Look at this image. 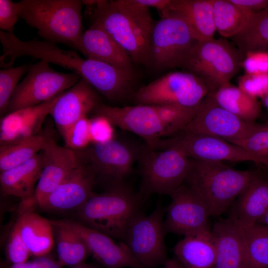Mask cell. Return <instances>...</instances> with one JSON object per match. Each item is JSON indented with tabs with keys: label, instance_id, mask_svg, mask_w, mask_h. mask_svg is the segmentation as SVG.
Instances as JSON below:
<instances>
[{
	"label": "cell",
	"instance_id": "6da1fadb",
	"mask_svg": "<svg viewBox=\"0 0 268 268\" xmlns=\"http://www.w3.org/2000/svg\"><path fill=\"white\" fill-rule=\"evenodd\" d=\"M91 6L94 21L128 53L133 63L150 65L154 24L149 8L135 0H82Z\"/></svg>",
	"mask_w": 268,
	"mask_h": 268
},
{
	"label": "cell",
	"instance_id": "7a4b0ae2",
	"mask_svg": "<svg viewBox=\"0 0 268 268\" xmlns=\"http://www.w3.org/2000/svg\"><path fill=\"white\" fill-rule=\"evenodd\" d=\"M143 201L125 182L93 193L77 211L79 222L122 241L132 221L141 212Z\"/></svg>",
	"mask_w": 268,
	"mask_h": 268
},
{
	"label": "cell",
	"instance_id": "3957f363",
	"mask_svg": "<svg viewBox=\"0 0 268 268\" xmlns=\"http://www.w3.org/2000/svg\"><path fill=\"white\" fill-rule=\"evenodd\" d=\"M18 4L19 18L41 37L77 49L83 33L82 0H22Z\"/></svg>",
	"mask_w": 268,
	"mask_h": 268
},
{
	"label": "cell",
	"instance_id": "277c9868",
	"mask_svg": "<svg viewBox=\"0 0 268 268\" xmlns=\"http://www.w3.org/2000/svg\"><path fill=\"white\" fill-rule=\"evenodd\" d=\"M190 159L185 183L204 201L211 216H218L233 203L250 182L253 171L233 168L223 162Z\"/></svg>",
	"mask_w": 268,
	"mask_h": 268
},
{
	"label": "cell",
	"instance_id": "5b68a950",
	"mask_svg": "<svg viewBox=\"0 0 268 268\" xmlns=\"http://www.w3.org/2000/svg\"><path fill=\"white\" fill-rule=\"evenodd\" d=\"M138 163L140 183L137 192L142 201L153 194L169 196L185 181L190 159L180 150H155L145 143Z\"/></svg>",
	"mask_w": 268,
	"mask_h": 268
},
{
	"label": "cell",
	"instance_id": "8992f818",
	"mask_svg": "<svg viewBox=\"0 0 268 268\" xmlns=\"http://www.w3.org/2000/svg\"><path fill=\"white\" fill-rule=\"evenodd\" d=\"M243 60L238 50L224 39L198 41L185 59L182 67L202 79L209 92L230 83Z\"/></svg>",
	"mask_w": 268,
	"mask_h": 268
},
{
	"label": "cell",
	"instance_id": "52a82bcc",
	"mask_svg": "<svg viewBox=\"0 0 268 268\" xmlns=\"http://www.w3.org/2000/svg\"><path fill=\"white\" fill-rule=\"evenodd\" d=\"M209 89L201 78L189 71L168 73L144 85L133 94L136 104H177L198 106L209 93Z\"/></svg>",
	"mask_w": 268,
	"mask_h": 268
},
{
	"label": "cell",
	"instance_id": "ba28073f",
	"mask_svg": "<svg viewBox=\"0 0 268 268\" xmlns=\"http://www.w3.org/2000/svg\"><path fill=\"white\" fill-rule=\"evenodd\" d=\"M164 209L159 203L148 215L140 212L131 222L123 240L141 268L164 265L168 260L165 243Z\"/></svg>",
	"mask_w": 268,
	"mask_h": 268
},
{
	"label": "cell",
	"instance_id": "9c48e42d",
	"mask_svg": "<svg viewBox=\"0 0 268 268\" xmlns=\"http://www.w3.org/2000/svg\"><path fill=\"white\" fill-rule=\"evenodd\" d=\"M81 78L73 72L56 71L49 63L40 60L29 66L26 75L10 100L6 113L49 101L73 86Z\"/></svg>",
	"mask_w": 268,
	"mask_h": 268
},
{
	"label": "cell",
	"instance_id": "30bf717a",
	"mask_svg": "<svg viewBox=\"0 0 268 268\" xmlns=\"http://www.w3.org/2000/svg\"><path fill=\"white\" fill-rule=\"evenodd\" d=\"M144 144L113 137L92 142L78 153L91 166L97 178L106 180L110 186L125 182L138 162Z\"/></svg>",
	"mask_w": 268,
	"mask_h": 268
},
{
	"label": "cell",
	"instance_id": "8fae6325",
	"mask_svg": "<svg viewBox=\"0 0 268 268\" xmlns=\"http://www.w3.org/2000/svg\"><path fill=\"white\" fill-rule=\"evenodd\" d=\"M198 41L182 19L169 13L162 14L152 31L150 64L157 69L182 67Z\"/></svg>",
	"mask_w": 268,
	"mask_h": 268
},
{
	"label": "cell",
	"instance_id": "7c38bea8",
	"mask_svg": "<svg viewBox=\"0 0 268 268\" xmlns=\"http://www.w3.org/2000/svg\"><path fill=\"white\" fill-rule=\"evenodd\" d=\"M259 125L245 121L226 110L215 101L212 93L209 92L199 104L191 121L178 134H206L233 143L245 138Z\"/></svg>",
	"mask_w": 268,
	"mask_h": 268
},
{
	"label": "cell",
	"instance_id": "4fadbf2b",
	"mask_svg": "<svg viewBox=\"0 0 268 268\" xmlns=\"http://www.w3.org/2000/svg\"><path fill=\"white\" fill-rule=\"evenodd\" d=\"M155 150L169 148L178 149L189 158L223 162L252 161L258 160L241 147L223 139L195 134H178L158 139L150 147Z\"/></svg>",
	"mask_w": 268,
	"mask_h": 268
},
{
	"label": "cell",
	"instance_id": "5bb4252c",
	"mask_svg": "<svg viewBox=\"0 0 268 268\" xmlns=\"http://www.w3.org/2000/svg\"><path fill=\"white\" fill-rule=\"evenodd\" d=\"M169 196L171 201L166 208L164 220L166 234L184 236L211 229L207 205L189 185L184 183Z\"/></svg>",
	"mask_w": 268,
	"mask_h": 268
},
{
	"label": "cell",
	"instance_id": "9a60e30c",
	"mask_svg": "<svg viewBox=\"0 0 268 268\" xmlns=\"http://www.w3.org/2000/svg\"><path fill=\"white\" fill-rule=\"evenodd\" d=\"M92 112L95 116L105 119L112 126L139 136L149 147L165 137V128L155 105L120 107L100 103Z\"/></svg>",
	"mask_w": 268,
	"mask_h": 268
},
{
	"label": "cell",
	"instance_id": "2e32d148",
	"mask_svg": "<svg viewBox=\"0 0 268 268\" xmlns=\"http://www.w3.org/2000/svg\"><path fill=\"white\" fill-rule=\"evenodd\" d=\"M78 166L46 198L40 207L55 211H77L94 193L95 172L82 157Z\"/></svg>",
	"mask_w": 268,
	"mask_h": 268
},
{
	"label": "cell",
	"instance_id": "e0dca14e",
	"mask_svg": "<svg viewBox=\"0 0 268 268\" xmlns=\"http://www.w3.org/2000/svg\"><path fill=\"white\" fill-rule=\"evenodd\" d=\"M41 152L43 166L34 194L35 203L39 207L81 161L77 152L58 145L52 137L48 140Z\"/></svg>",
	"mask_w": 268,
	"mask_h": 268
},
{
	"label": "cell",
	"instance_id": "ac0fdd59",
	"mask_svg": "<svg viewBox=\"0 0 268 268\" xmlns=\"http://www.w3.org/2000/svg\"><path fill=\"white\" fill-rule=\"evenodd\" d=\"M62 221L80 236L90 254L105 268H140L123 242H116L110 236L79 221L67 219Z\"/></svg>",
	"mask_w": 268,
	"mask_h": 268
},
{
	"label": "cell",
	"instance_id": "d6986e66",
	"mask_svg": "<svg viewBox=\"0 0 268 268\" xmlns=\"http://www.w3.org/2000/svg\"><path fill=\"white\" fill-rule=\"evenodd\" d=\"M100 103L95 89L81 78L73 86L59 95L50 115L63 135L77 122L87 118Z\"/></svg>",
	"mask_w": 268,
	"mask_h": 268
},
{
	"label": "cell",
	"instance_id": "ffe728a7",
	"mask_svg": "<svg viewBox=\"0 0 268 268\" xmlns=\"http://www.w3.org/2000/svg\"><path fill=\"white\" fill-rule=\"evenodd\" d=\"M60 94L41 104L6 114L0 120V145L17 142L39 134Z\"/></svg>",
	"mask_w": 268,
	"mask_h": 268
},
{
	"label": "cell",
	"instance_id": "44dd1931",
	"mask_svg": "<svg viewBox=\"0 0 268 268\" xmlns=\"http://www.w3.org/2000/svg\"><path fill=\"white\" fill-rule=\"evenodd\" d=\"M76 50L87 58L108 63L134 74L129 55L96 21L83 32Z\"/></svg>",
	"mask_w": 268,
	"mask_h": 268
},
{
	"label": "cell",
	"instance_id": "7402d4cb",
	"mask_svg": "<svg viewBox=\"0 0 268 268\" xmlns=\"http://www.w3.org/2000/svg\"><path fill=\"white\" fill-rule=\"evenodd\" d=\"M215 247L212 268H246V251L241 227L229 215L211 228Z\"/></svg>",
	"mask_w": 268,
	"mask_h": 268
},
{
	"label": "cell",
	"instance_id": "603a6c76",
	"mask_svg": "<svg viewBox=\"0 0 268 268\" xmlns=\"http://www.w3.org/2000/svg\"><path fill=\"white\" fill-rule=\"evenodd\" d=\"M268 211V178L259 171H253L229 215L241 227L247 228L257 223Z\"/></svg>",
	"mask_w": 268,
	"mask_h": 268
},
{
	"label": "cell",
	"instance_id": "cb8c5ba5",
	"mask_svg": "<svg viewBox=\"0 0 268 268\" xmlns=\"http://www.w3.org/2000/svg\"><path fill=\"white\" fill-rule=\"evenodd\" d=\"M43 166L42 152L27 162L0 172L2 194L19 198L22 205L35 204L34 194Z\"/></svg>",
	"mask_w": 268,
	"mask_h": 268
},
{
	"label": "cell",
	"instance_id": "d4e9b609",
	"mask_svg": "<svg viewBox=\"0 0 268 268\" xmlns=\"http://www.w3.org/2000/svg\"><path fill=\"white\" fill-rule=\"evenodd\" d=\"M169 13L182 19L197 39L213 38L216 31L213 14V0H170L161 14Z\"/></svg>",
	"mask_w": 268,
	"mask_h": 268
},
{
	"label": "cell",
	"instance_id": "484cf974",
	"mask_svg": "<svg viewBox=\"0 0 268 268\" xmlns=\"http://www.w3.org/2000/svg\"><path fill=\"white\" fill-rule=\"evenodd\" d=\"M173 251L183 268H212L215 247L211 229L184 236Z\"/></svg>",
	"mask_w": 268,
	"mask_h": 268
},
{
	"label": "cell",
	"instance_id": "4316f807",
	"mask_svg": "<svg viewBox=\"0 0 268 268\" xmlns=\"http://www.w3.org/2000/svg\"><path fill=\"white\" fill-rule=\"evenodd\" d=\"M15 223L30 255L38 257L49 254L55 243L50 220L29 209L21 211Z\"/></svg>",
	"mask_w": 268,
	"mask_h": 268
},
{
	"label": "cell",
	"instance_id": "83f0119b",
	"mask_svg": "<svg viewBox=\"0 0 268 268\" xmlns=\"http://www.w3.org/2000/svg\"><path fill=\"white\" fill-rule=\"evenodd\" d=\"M50 221L60 265L73 267L84 262L90 253L80 236L62 220Z\"/></svg>",
	"mask_w": 268,
	"mask_h": 268
},
{
	"label": "cell",
	"instance_id": "f1b7e54d",
	"mask_svg": "<svg viewBox=\"0 0 268 268\" xmlns=\"http://www.w3.org/2000/svg\"><path fill=\"white\" fill-rule=\"evenodd\" d=\"M215 101L233 114L248 122H256L261 111L257 98L230 83L212 92Z\"/></svg>",
	"mask_w": 268,
	"mask_h": 268
},
{
	"label": "cell",
	"instance_id": "f546056e",
	"mask_svg": "<svg viewBox=\"0 0 268 268\" xmlns=\"http://www.w3.org/2000/svg\"><path fill=\"white\" fill-rule=\"evenodd\" d=\"M254 13L230 0H213V14L216 28L224 38H232L248 24Z\"/></svg>",
	"mask_w": 268,
	"mask_h": 268
},
{
	"label": "cell",
	"instance_id": "4dcf8cb0",
	"mask_svg": "<svg viewBox=\"0 0 268 268\" xmlns=\"http://www.w3.org/2000/svg\"><path fill=\"white\" fill-rule=\"evenodd\" d=\"M242 60L249 52L268 49V8L254 13L247 26L231 38Z\"/></svg>",
	"mask_w": 268,
	"mask_h": 268
},
{
	"label": "cell",
	"instance_id": "1f68e13d",
	"mask_svg": "<svg viewBox=\"0 0 268 268\" xmlns=\"http://www.w3.org/2000/svg\"><path fill=\"white\" fill-rule=\"evenodd\" d=\"M51 137L39 133L17 142L0 146V172L7 170L30 160L42 151Z\"/></svg>",
	"mask_w": 268,
	"mask_h": 268
},
{
	"label": "cell",
	"instance_id": "d6a6232c",
	"mask_svg": "<svg viewBox=\"0 0 268 268\" xmlns=\"http://www.w3.org/2000/svg\"><path fill=\"white\" fill-rule=\"evenodd\" d=\"M241 228L246 251V268H268V227L256 223Z\"/></svg>",
	"mask_w": 268,
	"mask_h": 268
},
{
	"label": "cell",
	"instance_id": "836d02e7",
	"mask_svg": "<svg viewBox=\"0 0 268 268\" xmlns=\"http://www.w3.org/2000/svg\"><path fill=\"white\" fill-rule=\"evenodd\" d=\"M165 128V137L181 132L191 121L198 106L185 107L177 104L155 105Z\"/></svg>",
	"mask_w": 268,
	"mask_h": 268
},
{
	"label": "cell",
	"instance_id": "e575fe53",
	"mask_svg": "<svg viewBox=\"0 0 268 268\" xmlns=\"http://www.w3.org/2000/svg\"><path fill=\"white\" fill-rule=\"evenodd\" d=\"M255 157L258 165L268 160V125L259 124L257 128L245 138L233 143Z\"/></svg>",
	"mask_w": 268,
	"mask_h": 268
},
{
	"label": "cell",
	"instance_id": "d590c367",
	"mask_svg": "<svg viewBox=\"0 0 268 268\" xmlns=\"http://www.w3.org/2000/svg\"><path fill=\"white\" fill-rule=\"evenodd\" d=\"M27 64L0 70V113H6L10 100L16 88L19 81L27 72Z\"/></svg>",
	"mask_w": 268,
	"mask_h": 268
},
{
	"label": "cell",
	"instance_id": "8d00e7d4",
	"mask_svg": "<svg viewBox=\"0 0 268 268\" xmlns=\"http://www.w3.org/2000/svg\"><path fill=\"white\" fill-rule=\"evenodd\" d=\"M62 136L66 147L76 152L85 149L93 142L91 119L80 120Z\"/></svg>",
	"mask_w": 268,
	"mask_h": 268
},
{
	"label": "cell",
	"instance_id": "74e56055",
	"mask_svg": "<svg viewBox=\"0 0 268 268\" xmlns=\"http://www.w3.org/2000/svg\"><path fill=\"white\" fill-rule=\"evenodd\" d=\"M6 254L7 259L12 264L25 263L30 255L16 223L12 228L8 238Z\"/></svg>",
	"mask_w": 268,
	"mask_h": 268
},
{
	"label": "cell",
	"instance_id": "f35d334b",
	"mask_svg": "<svg viewBox=\"0 0 268 268\" xmlns=\"http://www.w3.org/2000/svg\"><path fill=\"white\" fill-rule=\"evenodd\" d=\"M238 87L250 95L262 98L268 94V73L245 74L239 77Z\"/></svg>",
	"mask_w": 268,
	"mask_h": 268
},
{
	"label": "cell",
	"instance_id": "ab89813d",
	"mask_svg": "<svg viewBox=\"0 0 268 268\" xmlns=\"http://www.w3.org/2000/svg\"><path fill=\"white\" fill-rule=\"evenodd\" d=\"M245 73L259 74L268 73V51H258L246 53L242 62Z\"/></svg>",
	"mask_w": 268,
	"mask_h": 268
},
{
	"label": "cell",
	"instance_id": "60d3db41",
	"mask_svg": "<svg viewBox=\"0 0 268 268\" xmlns=\"http://www.w3.org/2000/svg\"><path fill=\"white\" fill-rule=\"evenodd\" d=\"M19 16L18 2L0 0V29L1 31L14 33L13 30Z\"/></svg>",
	"mask_w": 268,
	"mask_h": 268
},
{
	"label": "cell",
	"instance_id": "b9f144b4",
	"mask_svg": "<svg viewBox=\"0 0 268 268\" xmlns=\"http://www.w3.org/2000/svg\"><path fill=\"white\" fill-rule=\"evenodd\" d=\"M93 142L106 140L114 137L112 125L105 119L95 116L91 119Z\"/></svg>",
	"mask_w": 268,
	"mask_h": 268
},
{
	"label": "cell",
	"instance_id": "7bdbcfd3",
	"mask_svg": "<svg viewBox=\"0 0 268 268\" xmlns=\"http://www.w3.org/2000/svg\"><path fill=\"white\" fill-rule=\"evenodd\" d=\"M245 9L256 13L268 8V0H230Z\"/></svg>",
	"mask_w": 268,
	"mask_h": 268
},
{
	"label": "cell",
	"instance_id": "ee69618b",
	"mask_svg": "<svg viewBox=\"0 0 268 268\" xmlns=\"http://www.w3.org/2000/svg\"><path fill=\"white\" fill-rule=\"evenodd\" d=\"M34 268H62L58 261L48 255L35 257L32 261Z\"/></svg>",
	"mask_w": 268,
	"mask_h": 268
},
{
	"label": "cell",
	"instance_id": "f6af8a7d",
	"mask_svg": "<svg viewBox=\"0 0 268 268\" xmlns=\"http://www.w3.org/2000/svg\"><path fill=\"white\" fill-rule=\"evenodd\" d=\"M139 4L147 8L153 7L160 10L161 12L164 11L170 0H135Z\"/></svg>",
	"mask_w": 268,
	"mask_h": 268
},
{
	"label": "cell",
	"instance_id": "bcb514c9",
	"mask_svg": "<svg viewBox=\"0 0 268 268\" xmlns=\"http://www.w3.org/2000/svg\"><path fill=\"white\" fill-rule=\"evenodd\" d=\"M163 268H183V267L174 258L171 259H168L164 264Z\"/></svg>",
	"mask_w": 268,
	"mask_h": 268
},
{
	"label": "cell",
	"instance_id": "7dc6e473",
	"mask_svg": "<svg viewBox=\"0 0 268 268\" xmlns=\"http://www.w3.org/2000/svg\"><path fill=\"white\" fill-rule=\"evenodd\" d=\"M9 268H34V266L32 262H26L21 264H12Z\"/></svg>",
	"mask_w": 268,
	"mask_h": 268
},
{
	"label": "cell",
	"instance_id": "c3c4849f",
	"mask_svg": "<svg viewBox=\"0 0 268 268\" xmlns=\"http://www.w3.org/2000/svg\"><path fill=\"white\" fill-rule=\"evenodd\" d=\"M260 169L259 172L264 176L268 178V160L267 162L262 165H259Z\"/></svg>",
	"mask_w": 268,
	"mask_h": 268
},
{
	"label": "cell",
	"instance_id": "681fc988",
	"mask_svg": "<svg viewBox=\"0 0 268 268\" xmlns=\"http://www.w3.org/2000/svg\"><path fill=\"white\" fill-rule=\"evenodd\" d=\"M72 268H97L93 265L87 264L85 262H83L78 265L73 267Z\"/></svg>",
	"mask_w": 268,
	"mask_h": 268
},
{
	"label": "cell",
	"instance_id": "f907efd6",
	"mask_svg": "<svg viewBox=\"0 0 268 268\" xmlns=\"http://www.w3.org/2000/svg\"><path fill=\"white\" fill-rule=\"evenodd\" d=\"M257 223H259L268 227V211L260 219Z\"/></svg>",
	"mask_w": 268,
	"mask_h": 268
},
{
	"label": "cell",
	"instance_id": "816d5d0a",
	"mask_svg": "<svg viewBox=\"0 0 268 268\" xmlns=\"http://www.w3.org/2000/svg\"><path fill=\"white\" fill-rule=\"evenodd\" d=\"M268 112V94L261 98Z\"/></svg>",
	"mask_w": 268,
	"mask_h": 268
}]
</instances>
